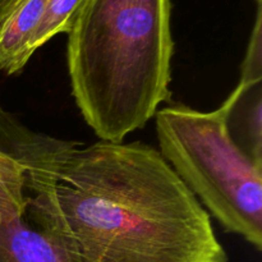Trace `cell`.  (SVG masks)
Returning a JSON list of instances; mask_svg holds the SVG:
<instances>
[{"label":"cell","mask_w":262,"mask_h":262,"mask_svg":"<svg viewBox=\"0 0 262 262\" xmlns=\"http://www.w3.org/2000/svg\"><path fill=\"white\" fill-rule=\"evenodd\" d=\"M171 0H84L68 32L72 95L101 141L123 142L170 99Z\"/></svg>","instance_id":"2"},{"label":"cell","mask_w":262,"mask_h":262,"mask_svg":"<svg viewBox=\"0 0 262 262\" xmlns=\"http://www.w3.org/2000/svg\"><path fill=\"white\" fill-rule=\"evenodd\" d=\"M222 107L233 142L262 164V78H241Z\"/></svg>","instance_id":"5"},{"label":"cell","mask_w":262,"mask_h":262,"mask_svg":"<svg viewBox=\"0 0 262 262\" xmlns=\"http://www.w3.org/2000/svg\"><path fill=\"white\" fill-rule=\"evenodd\" d=\"M84 0H49L45 13L28 45L31 56L54 36L68 33Z\"/></svg>","instance_id":"7"},{"label":"cell","mask_w":262,"mask_h":262,"mask_svg":"<svg viewBox=\"0 0 262 262\" xmlns=\"http://www.w3.org/2000/svg\"><path fill=\"white\" fill-rule=\"evenodd\" d=\"M26 217L76 262H227L210 214L142 142L42 135L25 160Z\"/></svg>","instance_id":"1"},{"label":"cell","mask_w":262,"mask_h":262,"mask_svg":"<svg viewBox=\"0 0 262 262\" xmlns=\"http://www.w3.org/2000/svg\"><path fill=\"white\" fill-rule=\"evenodd\" d=\"M19 0H0V27Z\"/></svg>","instance_id":"9"},{"label":"cell","mask_w":262,"mask_h":262,"mask_svg":"<svg viewBox=\"0 0 262 262\" xmlns=\"http://www.w3.org/2000/svg\"><path fill=\"white\" fill-rule=\"evenodd\" d=\"M27 168L0 150V214H26Z\"/></svg>","instance_id":"8"},{"label":"cell","mask_w":262,"mask_h":262,"mask_svg":"<svg viewBox=\"0 0 262 262\" xmlns=\"http://www.w3.org/2000/svg\"><path fill=\"white\" fill-rule=\"evenodd\" d=\"M49 0H19L0 27V72L15 74L30 60L28 45Z\"/></svg>","instance_id":"6"},{"label":"cell","mask_w":262,"mask_h":262,"mask_svg":"<svg viewBox=\"0 0 262 262\" xmlns=\"http://www.w3.org/2000/svg\"><path fill=\"white\" fill-rule=\"evenodd\" d=\"M255 2H256V3H261L262 0H255Z\"/></svg>","instance_id":"10"},{"label":"cell","mask_w":262,"mask_h":262,"mask_svg":"<svg viewBox=\"0 0 262 262\" xmlns=\"http://www.w3.org/2000/svg\"><path fill=\"white\" fill-rule=\"evenodd\" d=\"M160 155L227 232L262 250V164L232 141L224 110L183 104L158 110Z\"/></svg>","instance_id":"3"},{"label":"cell","mask_w":262,"mask_h":262,"mask_svg":"<svg viewBox=\"0 0 262 262\" xmlns=\"http://www.w3.org/2000/svg\"><path fill=\"white\" fill-rule=\"evenodd\" d=\"M0 262H76L60 242L22 212L0 214Z\"/></svg>","instance_id":"4"}]
</instances>
